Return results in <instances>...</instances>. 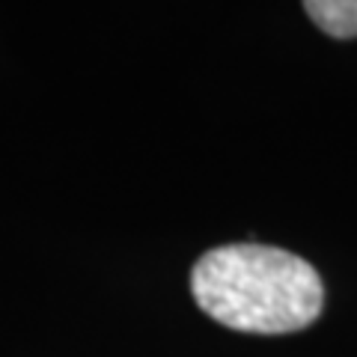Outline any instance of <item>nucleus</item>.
Listing matches in <instances>:
<instances>
[{
    "mask_svg": "<svg viewBox=\"0 0 357 357\" xmlns=\"http://www.w3.org/2000/svg\"><path fill=\"white\" fill-rule=\"evenodd\" d=\"M304 9L328 36H357V0H310V3H304Z\"/></svg>",
    "mask_w": 357,
    "mask_h": 357,
    "instance_id": "f03ea898",
    "label": "nucleus"
},
{
    "mask_svg": "<svg viewBox=\"0 0 357 357\" xmlns=\"http://www.w3.org/2000/svg\"><path fill=\"white\" fill-rule=\"evenodd\" d=\"M199 310L244 333H292L312 325L325 289L307 259L268 244H223L191 271Z\"/></svg>",
    "mask_w": 357,
    "mask_h": 357,
    "instance_id": "f257e3e1",
    "label": "nucleus"
}]
</instances>
